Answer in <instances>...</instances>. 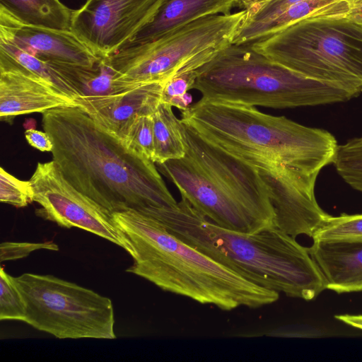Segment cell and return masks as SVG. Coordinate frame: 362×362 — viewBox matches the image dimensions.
<instances>
[{
    "label": "cell",
    "mask_w": 362,
    "mask_h": 362,
    "mask_svg": "<svg viewBox=\"0 0 362 362\" xmlns=\"http://www.w3.org/2000/svg\"><path fill=\"white\" fill-rule=\"evenodd\" d=\"M335 318L353 327L362 329V315H335Z\"/></svg>",
    "instance_id": "cell-30"
},
{
    "label": "cell",
    "mask_w": 362,
    "mask_h": 362,
    "mask_svg": "<svg viewBox=\"0 0 362 362\" xmlns=\"http://www.w3.org/2000/svg\"><path fill=\"white\" fill-rule=\"evenodd\" d=\"M220 49H206L189 59L173 76L164 82L161 103L170 105L180 110L189 107L191 96L187 92L193 86L199 75V69L210 60Z\"/></svg>",
    "instance_id": "cell-20"
},
{
    "label": "cell",
    "mask_w": 362,
    "mask_h": 362,
    "mask_svg": "<svg viewBox=\"0 0 362 362\" xmlns=\"http://www.w3.org/2000/svg\"><path fill=\"white\" fill-rule=\"evenodd\" d=\"M172 107L170 105L160 103L152 115L155 163L182 158L185 156L186 148L180 129V119L176 117Z\"/></svg>",
    "instance_id": "cell-19"
},
{
    "label": "cell",
    "mask_w": 362,
    "mask_h": 362,
    "mask_svg": "<svg viewBox=\"0 0 362 362\" xmlns=\"http://www.w3.org/2000/svg\"><path fill=\"white\" fill-rule=\"evenodd\" d=\"M305 77L362 93V14L310 16L248 43Z\"/></svg>",
    "instance_id": "cell-6"
},
{
    "label": "cell",
    "mask_w": 362,
    "mask_h": 362,
    "mask_svg": "<svg viewBox=\"0 0 362 362\" xmlns=\"http://www.w3.org/2000/svg\"><path fill=\"white\" fill-rule=\"evenodd\" d=\"M0 40L52 64L93 67L101 59L71 29L26 23L1 6Z\"/></svg>",
    "instance_id": "cell-13"
},
{
    "label": "cell",
    "mask_w": 362,
    "mask_h": 362,
    "mask_svg": "<svg viewBox=\"0 0 362 362\" xmlns=\"http://www.w3.org/2000/svg\"><path fill=\"white\" fill-rule=\"evenodd\" d=\"M152 115L136 117L127 127L121 141L130 150L153 162L155 148Z\"/></svg>",
    "instance_id": "cell-24"
},
{
    "label": "cell",
    "mask_w": 362,
    "mask_h": 362,
    "mask_svg": "<svg viewBox=\"0 0 362 362\" xmlns=\"http://www.w3.org/2000/svg\"><path fill=\"white\" fill-rule=\"evenodd\" d=\"M164 82L141 83L86 112L100 127L122 140L136 117L156 111L161 103Z\"/></svg>",
    "instance_id": "cell-16"
},
{
    "label": "cell",
    "mask_w": 362,
    "mask_h": 362,
    "mask_svg": "<svg viewBox=\"0 0 362 362\" xmlns=\"http://www.w3.org/2000/svg\"><path fill=\"white\" fill-rule=\"evenodd\" d=\"M312 238L313 241H362V214H328Z\"/></svg>",
    "instance_id": "cell-23"
},
{
    "label": "cell",
    "mask_w": 362,
    "mask_h": 362,
    "mask_svg": "<svg viewBox=\"0 0 362 362\" xmlns=\"http://www.w3.org/2000/svg\"><path fill=\"white\" fill-rule=\"evenodd\" d=\"M185 155L263 229L276 228L268 189L252 165L211 144L180 119Z\"/></svg>",
    "instance_id": "cell-10"
},
{
    "label": "cell",
    "mask_w": 362,
    "mask_h": 362,
    "mask_svg": "<svg viewBox=\"0 0 362 362\" xmlns=\"http://www.w3.org/2000/svg\"><path fill=\"white\" fill-rule=\"evenodd\" d=\"M37 216L59 226L78 228L124 249L132 257L133 246L114 221L112 214L88 197L64 176L55 162L37 163L29 180Z\"/></svg>",
    "instance_id": "cell-9"
},
{
    "label": "cell",
    "mask_w": 362,
    "mask_h": 362,
    "mask_svg": "<svg viewBox=\"0 0 362 362\" xmlns=\"http://www.w3.org/2000/svg\"><path fill=\"white\" fill-rule=\"evenodd\" d=\"M156 165L175 185L182 198L216 225L245 233L264 230L186 155Z\"/></svg>",
    "instance_id": "cell-12"
},
{
    "label": "cell",
    "mask_w": 362,
    "mask_h": 362,
    "mask_svg": "<svg viewBox=\"0 0 362 362\" xmlns=\"http://www.w3.org/2000/svg\"><path fill=\"white\" fill-rule=\"evenodd\" d=\"M38 250L57 251L59 247L52 241L43 243L4 242L0 245L1 262L16 260L28 256Z\"/></svg>",
    "instance_id": "cell-28"
},
{
    "label": "cell",
    "mask_w": 362,
    "mask_h": 362,
    "mask_svg": "<svg viewBox=\"0 0 362 362\" xmlns=\"http://www.w3.org/2000/svg\"><path fill=\"white\" fill-rule=\"evenodd\" d=\"M235 1L163 0L151 21L126 45L154 40L178 28L206 16L230 13Z\"/></svg>",
    "instance_id": "cell-17"
},
{
    "label": "cell",
    "mask_w": 362,
    "mask_h": 362,
    "mask_svg": "<svg viewBox=\"0 0 362 362\" xmlns=\"http://www.w3.org/2000/svg\"><path fill=\"white\" fill-rule=\"evenodd\" d=\"M163 0H86L72 11L71 30L99 58L128 44L148 23Z\"/></svg>",
    "instance_id": "cell-11"
},
{
    "label": "cell",
    "mask_w": 362,
    "mask_h": 362,
    "mask_svg": "<svg viewBox=\"0 0 362 362\" xmlns=\"http://www.w3.org/2000/svg\"><path fill=\"white\" fill-rule=\"evenodd\" d=\"M332 164L346 184L362 193V134L338 145Z\"/></svg>",
    "instance_id": "cell-22"
},
{
    "label": "cell",
    "mask_w": 362,
    "mask_h": 362,
    "mask_svg": "<svg viewBox=\"0 0 362 362\" xmlns=\"http://www.w3.org/2000/svg\"><path fill=\"white\" fill-rule=\"evenodd\" d=\"M132 243L134 262L126 272L162 290L230 311L276 302L279 293L257 286L214 261L136 210L112 213Z\"/></svg>",
    "instance_id": "cell-4"
},
{
    "label": "cell",
    "mask_w": 362,
    "mask_h": 362,
    "mask_svg": "<svg viewBox=\"0 0 362 362\" xmlns=\"http://www.w3.org/2000/svg\"><path fill=\"white\" fill-rule=\"evenodd\" d=\"M25 305L13 279L3 267L0 269V320L24 321Z\"/></svg>",
    "instance_id": "cell-25"
},
{
    "label": "cell",
    "mask_w": 362,
    "mask_h": 362,
    "mask_svg": "<svg viewBox=\"0 0 362 362\" xmlns=\"http://www.w3.org/2000/svg\"><path fill=\"white\" fill-rule=\"evenodd\" d=\"M201 99L275 109L342 103L357 97L341 86L300 75L254 50L230 44L199 69Z\"/></svg>",
    "instance_id": "cell-5"
},
{
    "label": "cell",
    "mask_w": 362,
    "mask_h": 362,
    "mask_svg": "<svg viewBox=\"0 0 362 362\" xmlns=\"http://www.w3.org/2000/svg\"><path fill=\"white\" fill-rule=\"evenodd\" d=\"M0 201L19 208L28 206L33 202V190L30 180H19L1 167Z\"/></svg>",
    "instance_id": "cell-26"
},
{
    "label": "cell",
    "mask_w": 362,
    "mask_h": 362,
    "mask_svg": "<svg viewBox=\"0 0 362 362\" xmlns=\"http://www.w3.org/2000/svg\"><path fill=\"white\" fill-rule=\"evenodd\" d=\"M245 15L242 9L198 19L154 40L126 45L109 57V62L125 81L164 82L194 56L232 44Z\"/></svg>",
    "instance_id": "cell-8"
},
{
    "label": "cell",
    "mask_w": 362,
    "mask_h": 362,
    "mask_svg": "<svg viewBox=\"0 0 362 362\" xmlns=\"http://www.w3.org/2000/svg\"><path fill=\"white\" fill-rule=\"evenodd\" d=\"M267 1L268 0H235V4L240 7L242 9L247 10L255 5Z\"/></svg>",
    "instance_id": "cell-31"
},
{
    "label": "cell",
    "mask_w": 362,
    "mask_h": 362,
    "mask_svg": "<svg viewBox=\"0 0 362 362\" xmlns=\"http://www.w3.org/2000/svg\"><path fill=\"white\" fill-rule=\"evenodd\" d=\"M54 143L55 162L77 189L110 213L175 206L154 163L128 148L81 107L66 106L42 114Z\"/></svg>",
    "instance_id": "cell-1"
},
{
    "label": "cell",
    "mask_w": 362,
    "mask_h": 362,
    "mask_svg": "<svg viewBox=\"0 0 362 362\" xmlns=\"http://www.w3.org/2000/svg\"><path fill=\"white\" fill-rule=\"evenodd\" d=\"M180 119L211 144L257 169L262 178L315 189L338 144L329 132L255 107L200 99Z\"/></svg>",
    "instance_id": "cell-2"
},
{
    "label": "cell",
    "mask_w": 362,
    "mask_h": 362,
    "mask_svg": "<svg viewBox=\"0 0 362 362\" xmlns=\"http://www.w3.org/2000/svg\"><path fill=\"white\" fill-rule=\"evenodd\" d=\"M13 279L25 305L24 321L58 339H114L112 300L53 275L24 273Z\"/></svg>",
    "instance_id": "cell-7"
},
{
    "label": "cell",
    "mask_w": 362,
    "mask_h": 362,
    "mask_svg": "<svg viewBox=\"0 0 362 362\" xmlns=\"http://www.w3.org/2000/svg\"><path fill=\"white\" fill-rule=\"evenodd\" d=\"M301 1L304 0H268L250 7L246 10L245 17L235 36L244 34L256 26L271 20L291 5Z\"/></svg>",
    "instance_id": "cell-27"
},
{
    "label": "cell",
    "mask_w": 362,
    "mask_h": 362,
    "mask_svg": "<svg viewBox=\"0 0 362 362\" xmlns=\"http://www.w3.org/2000/svg\"><path fill=\"white\" fill-rule=\"evenodd\" d=\"M175 236L261 287L311 300L326 289L308 248L278 228L245 233L219 226L182 198L148 214Z\"/></svg>",
    "instance_id": "cell-3"
},
{
    "label": "cell",
    "mask_w": 362,
    "mask_h": 362,
    "mask_svg": "<svg viewBox=\"0 0 362 362\" xmlns=\"http://www.w3.org/2000/svg\"><path fill=\"white\" fill-rule=\"evenodd\" d=\"M326 289L337 293L362 291V241H313L308 247Z\"/></svg>",
    "instance_id": "cell-15"
},
{
    "label": "cell",
    "mask_w": 362,
    "mask_h": 362,
    "mask_svg": "<svg viewBox=\"0 0 362 362\" xmlns=\"http://www.w3.org/2000/svg\"><path fill=\"white\" fill-rule=\"evenodd\" d=\"M0 52L43 78L77 106L81 93L76 86L51 63L42 60L23 49L0 40Z\"/></svg>",
    "instance_id": "cell-21"
},
{
    "label": "cell",
    "mask_w": 362,
    "mask_h": 362,
    "mask_svg": "<svg viewBox=\"0 0 362 362\" xmlns=\"http://www.w3.org/2000/svg\"><path fill=\"white\" fill-rule=\"evenodd\" d=\"M359 13H360L361 14H362V4H361V8H360V10H359Z\"/></svg>",
    "instance_id": "cell-32"
},
{
    "label": "cell",
    "mask_w": 362,
    "mask_h": 362,
    "mask_svg": "<svg viewBox=\"0 0 362 362\" xmlns=\"http://www.w3.org/2000/svg\"><path fill=\"white\" fill-rule=\"evenodd\" d=\"M0 6L26 23L71 29L73 10L60 0H0Z\"/></svg>",
    "instance_id": "cell-18"
},
{
    "label": "cell",
    "mask_w": 362,
    "mask_h": 362,
    "mask_svg": "<svg viewBox=\"0 0 362 362\" xmlns=\"http://www.w3.org/2000/svg\"><path fill=\"white\" fill-rule=\"evenodd\" d=\"M28 143L40 151H51L54 148V143L50 136L46 132L35 129H28L25 132Z\"/></svg>",
    "instance_id": "cell-29"
},
{
    "label": "cell",
    "mask_w": 362,
    "mask_h": 362,
    "mask_svg": "<svg viewBox=\"0 0 362 362\" xmlns=\"http://www.w3.org/2000/svg\"><path fill=\"white\" fill-rule=\"evenodd\" d=\"M76 106L53 85L0 52V117L11 122L16 117L33 112Z\"/></svg>",
    "instance_id": "cell-14"
}]
</instances>
